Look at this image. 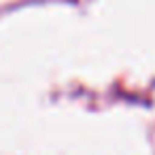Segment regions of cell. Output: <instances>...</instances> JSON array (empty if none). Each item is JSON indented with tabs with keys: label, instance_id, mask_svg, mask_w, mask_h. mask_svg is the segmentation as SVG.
<instances>
[]
</instances>
